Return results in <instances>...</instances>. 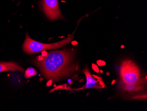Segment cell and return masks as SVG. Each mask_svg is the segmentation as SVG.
<instances>
[{
    "mask_svg": "<svg viewBox=\"0 0 147 111\" xmlns=\"http://www.w3.org/2000/svg\"><path fill=\"white\" fill-rule=\"evenodd\" d=\"M75 54L73 49L50 51L42 59L34 60V63L47 80L59 81L78 70Z\"/></svg>",
    "mask_w": 147,
    "mask_h": 111,
    "instance_id": "1",
    "label": "cell"
},
{
    "mask_svg": "<svg viewBox=\"0 0 147 111\" xmlns=\"http://www.w3.org/2000/svg\"><path fill=\"white\" fill-rule=\"evenodd\" d=\"M75 32L74 31L69 37L63 40L53 44H44L37 42L33 40L26 34L25 40L23 45V50L25 53L28 54H34L44 50L63 48L72 41L75 35Z\"/></svg>",
    "mask_w": 147,
    "mask_h": 111,
    "instance_id": "2",
    "label": "cell"
},
{
    "mask_svg": "<svg viewBox=\"0 0 147 111\" xmlns=\"http://www.w3.org/2000/svg\"><path fill=\"white\" fill-rule=\"evenodd\" d=\"M119 73L123 83H142L140 70L137 65L131 60H126L123 62Z\"/></svg>",
    "mask_w": 147,
    "mask_h": 111,
    "instance_id": "3",
    "label": "cell"
},
{
    "mask_svg": "<svg viewBox=\"0 0 147 111\" xmlns=\"http://www.w3.org/2000/svg\"><path fill=\"white\" fill-rule=\"evenodd\" d=\"M43 11L50 20L63 19L58 0H42Z\"/></svg>",
    "mask_w": 147,
    "mask_h": 111,
    "instance_id": "4",
    "label": "cell"
},
{
    "mask_svg": "<svg viewBox=\"0 0 147 111\" xmlns=\"http://www.w3.org/2000/svg\"><path fill=\"white\" fill-rule=\"evenodd\" d=\"M83 72L86 78L85 89H100L105 87L102 78L95 75H91L87 68L83 70Z\"/></svg>",
    "mask_w": 147,
    "mask_h": 111,
    "instance_id": "5",
    "label": "cell"
},
{
    "mask_svg": "<svg viewBox=\"0 0 147 111\" xmlns=\"http://www.w3.org/2000/svg\"><path fill=\"white\" fill-rule=\"evenodd\" d=\"M16 70L22 73L25 72L24 69L22 67L15 62H0V73Z\"/></svg>",
    "mask_w": 147,
    "mask_h": 111,
    "instance_id": "6",
    "label": "cell"
},
{
    "mask_svg": "<svg viewBox=\"0 0 147 111\" xmlns=\"http://www.w3.org/2000/svg\"><path fill=\"white\" fill-rule=\"evenodd\" d=\"M124 86H122L121 88L124 90L127 91H140L143 89V86L142 83L126 84L123 83Z\"/></svg>",
    "mask_w": 147,
    "mask_h": 111,
    "instance_id": "7",
    "label": "cell"
},
{
    "mask_svg": "<svg viewBox=\"0 0 147 111\" xmlns=\"http://www.w3.org/2000/svg\"><path fill=\"white\" fill-rule=\"evenodd\" d=\"M37 74V71L34 68L30 67L26 70L25 72V77L26 78H29L30 77L35 76Z\"/></svg>",
    "mask_w": 147,
    "mask_h": 111,
    "instance_id": "8",
    "label": "cell"
}]
</instances>
